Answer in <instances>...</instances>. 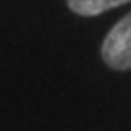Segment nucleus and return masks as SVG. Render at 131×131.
Returning <instances> with one entry per match:
<instances>
[{
    "label": "nucleus",
    "instance_id": "obj_1",
    "mask_svg": "<svg viewBox=\"0 0 131 131\" xmlns=\"http://www.w3.org/2000/svg\"><path fill=\"white\" fill-rule=\"evenodd\" d=\"M103 61L114 70H131V11L118 20L101 46Z\"/></svg>",
    "mask_w": 131,
    "mask_h": 131
},
{
    "label": "nucleus",
    "instance_id": "obj_2",
    "mask_svg": "<svg viewBox=\"0 0 131 131\" xmlns=\"http://www.w3.org/2000/svg\"><path fill=\"white\" fill-rule=\"evenodd\" d=\"M127 2L131 0H68V7L79 15H98L114 7L127 5Z\"/></svg>",
    "mask_w": 131,
    "mask_h": 131
}]
</instances>
